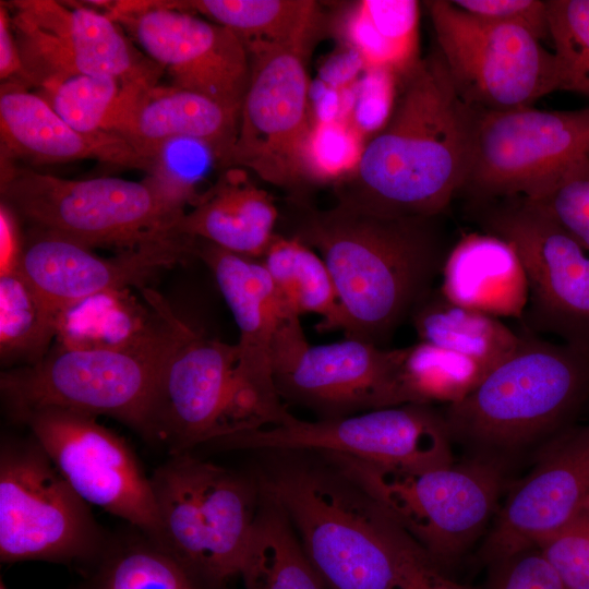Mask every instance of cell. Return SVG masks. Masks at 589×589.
<instances>
[{"label": "cell", "instance_id": "cell-41", "mask_svg": "<svg viewBox=\"0 0 589 589\" xmlns=\"http://www.w3.org/2000/svg\"><path fill=\"white\" fill-rule=\"evenodd\" d=\"M530 202L589 251V160L569 172L546 195Z\"/></svg>", "mask_w": 589, "mask_h": 589}, {"label": "cell", "instance_id": "cell-14", "mask_svg": "<svg viewBox=\"0 0 589 589\" xmlns=\"http://www.w3.org/2000/svg\"><path fill=\"white\" fill-rule=\"evenodd\" d=\"M310 46L248 49L250 79L229 167L305 199L304 151L313 125L306 71Z\"/></svg>", "mask_w": 589, "mask_h": 589}, {"label": "cell", "instance_id": "cell-37", "mask_svg": "<svg viewBox=\"0 0 589 589\" xmlns=\"http://www.w3.org/2000/svg\"><path fill=\"white\" fill-rule=\"evenodd\" d=\"M214 167L219 168L207 145L193 139H171L153 153L146 179L187 208L203 193L199 188Z\"/></svg>", "mask_w": 589, "mask_h": 589}, {"label": "cell", "instance_id": "cell-8", "mask_svg": "<svg viewBox=\"0 0 589 589\" xmlns=\"http://www.w3.org/2000/svg\"><path fill=\"white\" fill-rule=\"evenodd\" d=\"M160 544L209 585L240 576L257 512L250 481L190 453L151 477Z\"/></svg>", "mask_w": 589, "mask_h": 589}, {"label": "cell", "instance_id": "cell-7", "mask_svg": "<svg viewBox=\"0 0 589 589\" xmlns=\"http://www.w3.org/2000/svg\"><path fill=\"white\" fill-rule=\"evenodd\" d=\"M324 456L437 566L459 558L493 521L505 482L502 464L486 454L421 469L385 467L340 454Z\"/></svg>", "mask_w": 589, "mask_h": 589}, {"label": "cell", "instance_id": "cell-24", "mask_svg": "<svg viewBox=\"0 0 589 589\" xmlns=\"http://www.w3.org/2000/svg\"><path fill=\"white\" fill-rule=\"evenodd\" d=\"M280 209L245 169L229 167L182 216L178 230L245 257L261 260L276 233Z\"/></svg>", "mask_w": 589, "mask_h": 589}, {"label": "cell", "instance_id": "cell-29", "mask_svg": "<svg viewBox=\"0 0 589 589\" xmlns=\"http://www.w3.org/2000/svg\"><path fill=\"white\" fill-rule=\"evenodd\" d=\"M172 7L227 27L247 49L310 46L321 22L320 4L312 0H193Z\"/></svg>", "mask_w": 589, "mask_h": 589}, {"label": "cell", "instance_id": "cell-10", "mask_svg": "<svg viewBox=\"0 0 589 589\" xmlns=\"http://www.w3.org/2000/svg\"><path fill=\"white\" fill-rule=\"evenodd\" d=\"M108 536L31 435L0 445V561H43L85 570Z\"/></svg>", "mask_w": 589, "mask_h": 589}, {"label": "cell", "instance_id": "cell-12", "mask_svg": "<svg viewBox=\"0 0 589 589\" xmlns=\"http://www.w3.org/2000/svg\"><path fill=\"white\" fill-rule=\"evenodd\" d=\"M589 160V107L480 111L461 193L469 203L537 201Z\"/></svg>", "mask_w": 589, "mask_h": 589}, {"label": "cell", "instance_id": "cell-36", "mask_svg": "<svg viewBox=\"0 0 589 589\" xmlns=\"http://www.w3.org/2000/svg\"><path fill=\"white\" fill-rule=\"evenodd\" d=\"M58 314L22 272L0 275V356L16 366L38 362L57 335Z\"/></svg>", "mask_w": 589, "mask_h": 589}, {"label": "cell", "instance_id": "cell-44", "mask_svg": "<svg viewBox=\"0 0 589 589\" xmlns=\"http://www.w3.org/2000/svg\"><path fill=\"white\" fill-rule=\"evenodd\" d=\"M452 3L472 16L521 26L540 40L549 36L548 4L542 0H455Z\"/></svg>", "mask_w": 589, "mask_h": 589}, {"label": "cell", "instance_id": "cell-3", "mask_svg": "<svg viewBox=\"0 0 589 589\" xmlns=\"http://www.w3.org/2000/svg\"><path fill=\"white\" fill-rule=\"evenodd\" d=\"M262 490L287 517L326 589H394L431 560L334 467L281 465L264 477Z\"/></svg>", "mask_w": 589, "mask_h": 589}, {"label": "cell", "instance_id": "cell-13", "mask_svg": "<svg viewBox=\"0 0 589 589\" xmlns=\"http://www.w3.org/2000/svg\"><path fill=\"white\" fill-rule=\"evenodd\" d=\"M469 206L483 232L509 242L524 264L526 327L589 351V251L526 199Z\"/></svg>", "mask_w": 589, "mask_h": 589}, {"label": "cell", "instance_id": "cell-33", "mask_svg": "<svg viewBox=\"0 0 589 589\" xmlns=\"http://www.w3.org/2000/svg\"><path fill=\"white\" fill-rule=\"evenodd\" d=\"M239 577L245 589H326L287 517L266 495Z\"/></svg>", "mask_w": 589, "mask_h": 589}, {"label": "cell", "instance_id": "cell-11", "mask_svg": "<svg viewBox=\"0 0 589 589\" xmlns=\"http://www.w3.org/2000/svg\"><path fill=\"white\" fill-rule=\"evenodd\" d=\"M438 50L460 97L478 111L532 107L562 88L557 58L528 29L426 1Z\"/></svg>", "mask_w": 589, "mask_h": 589}, {"label": "cell", "instance_id": "cell-28", "mask_svg": "<svg viewBox=\"0 0 589 589\" xmlns=\"http://www.w3.org/2000/svg\"><path fill=\"white\" fill-rule=\"evenodd\" d=\"M68 589H219L135 529L109 539L101 554Z\"/></svg>", "mask_w": 589, "mask_h": 589}, {"label": "cell", "instance_id": "cell-17", "mask_svg": "<svg viewBox=\"0 0 589 589\" xmlns=\"http://www.w3.org/2000/svg\"><path fill=\"white\" fill-rule=\"evenodd\" d=\"M10 5L26 87L39 91L80 74L158 83L164 72L130 44L107 13L52 0Z\"/></svg>", "mask_w": 589, "mask_h": 589}, {"label": "cell", "instance_id": "cell-16", "mask_svg": "<svg viewBox=\"0 0 589 589\" xmlns=\"http://www.w3.org/2000/svg\"><path fill=\"white\" fill-rule=\"evenodd\" d=\"M402 348L388 349L346 338L309 344L300 316L281 324L273 348V380L281 400L320 419L399 406L397 373Z\"/></svg>", "mask_w": 589, "mask_h": 589}, {"label": "cell", "instance_id": "cell-31", "mask_svg": "<svg viewBox=\"0 0 589 589\" xmlns=\"http://www.w3.org/2000/svg\"><path fill=\"white\" fill-rule=\"evenodd\" d=\"M152 311L129 289L93 296L63 311L58 318V346L71 349H119L142 339L160 322L166 303L147 292Z\"/></svg>", "mask_w": 589, "mask_h": 589}, {"label": "cell", "instance_id": "cell-39", "mask_svg": "<svg viewBox=\"0 0 589 589\" xmlns=\"http://www.w3.org/2000/svg\"><path fill=\"white\" fill-rule=\"evenodd\" d=\"M365 140L349 120L313 122L304 151L306 183L336 184L359 165Z\"/></svg>", "mask_w": 589, "mask_h": 589}, {"label": "cell", "instance_id": "cell-32", "mask_svg": "<svg viewBox=\"0 0 589 589\" xmlns=\"http://www.w3.org/2000/svg\"><path fill=\"white\" fill-rule=\"evenodd\" d=\"M155 82H125L80 74L37 91L72 128L83 133L124 135L136 107Z\"/></svg>", "mask_w": 589, "mask_h": 589}, {"label": "cell", "instance_id": "cell-47", "mask_svg": "<svg viewBox=\"0 0 589 589\" xmlns=\"http://www.w3.org/2000/svg\"><path fill=\"white\" fill-rule=\"evenodd\" d=\"M394 589H472L446 577L431 560L413 569Z\"/></svg>", "mask_w": 589, "mask_h": 589}, {"label": "cell", "instance_id": "cell-18", "mask_svg": "<svg viewBox=\"0 0 589 589\" xmlns=\"http://www.w3.org/2000/svg\"><path fill=\"white\" fill-rule=\"evenodd\" d=\"M16 421L28 428L86 503L125 520L161 545L151 478L121 436L96 417L60 408L33 410Z\"/></svg>", "mask_w": 589, "mask_h": 589}, {"label": "cell", "instance_id": "cell-4", "mask_svg": "<svg viewBox=\"0 0 589 589\" xmlns=\"http://www.w3.org/2000/svg\"><path fill=\"white\" fill-rule=\"evenodd\" d=\"M517 350L443 413L453 441L483 454L522 448L573 426L589 399V351L527 333Z\"/></svg>", "mask_w": 589, "mask_h": 589}, {"label": "cell", "instance_id": "cell-6", "mask_svg": "<svg viewBox=\"0 0 589 589\" xmlns=\"http://www.w3.org/2000/svg\"><path fill=\"white\" fill-rule=\"evenodd\" d=\"M0 160L1 200L33 228L120 252L192 239L178 230L187 208L147 179L71 180Z\"/></svg>", "mask_w": 589, "mask_h": 589}, {"label": "cell", "instance_id": "cell-25", "mask_svg": "<svg viewBox=\"0 0 589 589\" xmlns=\"http://www.w3.org/2000/svg\"><path fill=\"white\" fill-rule=\"evenodd\" d=\"M440 291L449 301L495 317L521 320L529 285L524 264L506 240L488 232L462 236L445 259Z\"/></svg>", "mask_w": 589, "mask_h": 589}, {"label": "cell", "instance_id": "cell-22", "mask_svg": "<svg viewBox=\"0 0 589 589\" xmlns=\"http://www.w3.org/2000/svg\"><path fill=\"white\" fill-rule=\"evenodd\" d=\"M195 255L213 273L238 326L240 375L268 407L279 412L288 411L274 384L272 359L277 333L293 313L260 260L238 255L202 240H196Z\"/></svg>", "mask_w": 589, "mask_h": 589}, {"label": "cell", "instance_id": "cell-38", "mask_svg": "<svg viewBox=\"0 0 589 589\" xmlns=\"http://www.w3.org/2000/svg\"><path fill=\"white\" fill-rule=\"evenodd\" d=\"M546 4L561 91L589 97V0H546Z\"/></svg>", "mask_w": 589, "mask_h": 589}, {"label": "cell", "instance_id": "cell-45", "mask_svg": "<svg viewBox=\"0 0 589 589\" xmlns=\"http://www.w3.org/2000/svg\"><path fill=\"white\" fill-rule=\"evenodd\" d=\"M21 218L4 201L0 203V275L20 269L25 238L21 230Z\"/></svg>", "mask_w": 589, "mask_h": 589}, {"label": "cell", "instance_id": "cell-46", "mask_svg": "<svg viewBox=\"0 0 589 589\" xmlns=\"http://www.w3.org/2000/svg\"><path fill=\"white\" fill-rule=\"evenodd\" d=\"M0 79L23 84V69L11 24L9 7L0 4Z\"/></svg>", "mask_w": 589, "mask_h": 589}, {"label": "cell", "instance_id": "cell-27", "mask_svg": "<svg viewBox=\"0 0 589 589\" xmlns=\"http://www.w3.org/2000/svg\"><path fill=\"white\" fill-rule=\"evenodd\" d=\"M410 320L421 341L472 359L488 374L514 354L521 338L501 318L449 301L438 287Z\"/></svg>", "mask_w": 589, "mask_h": 589}, {"label": "cell", "instance_id": "cell-30", "mask_svg": "<svg viewBox=\"0 0 589 589\" xmlns=\"http://www.w3.org/2000/svg\"><path fill=\"white\" fill-rule=\"evenodd\" d=\"M420 3L414 0H361L345 17L344 37L364 69L397 79L419 58Z\"/></svg>", "mask_w": 589, "mask_h": 589}, {"label": "cell", "instance_id": "cell-20", "mask_svg": "<svg viewBox=\"0 0 589 589\" xmlns=\"http://www.w3.org/2000/svg\"><path fill=\"white\" fill-rule=\"evenodd\" d=\"M543 450L498 506L481 548L489 564L537 546L589 497V422L553 436Z\"/></svg>", "mask_w": 589, "mask_h": 589}, {"label": "cell", "instance_id": "cell-40", "mask_svg": "<svg viewBox=\"0 0 589 589\" xmlns=\"http://www.w3.org/2000/svg\"><path fill=\"white\" fill-rule=\"evenodd\" d=\"M537 548L554 567L566 589H589V508L580 509Z\"/></svg>", "mask_w": 589, "mask_h": 589}, {"label": "cell", "instance_id": "cell-1", "mask_svg": "<svg viewBox=\"0 0 589 589\" xmlns=\"http://www.w3.org/2000/svg\"><path fill=\"white\" fill-rule=\"evenodd\" d=\"M442 217H386L339 203L317 208L288 197L278 233L320 253L338 298V330L383 347L441 276L450 249Z\"/></svg>", "mask_w": 589, "mask_h": 589}, {"label": "cell", "instance_id": "cell-21", "mask_svg": "<svg viewBox=\"0 0 589 589\" xmlns=\"http://www.w3.org/2000/svg\"><path fill=\"white\" fill-rule=\"evenodd\" d=\"M195 245L196 240L181 239L103 257L76 241L33 228L25 238L20 271L59 316L93 296L143 285L195 255Z\"/></svg>", "mask_w": 589, "mask_h": 589}, {"label": "cell", "instance_id": "cell-34", "mask_svg": "<svg viewBox=\"0 0 589 589\" xmlns=\"http://www.w3.org/2000/svg\"><path fill=\"white\" fill-rule=\"evenodd\" d=\"M260 261L293 314L321 316L316 325L321 332L339 329L335 286L326 264L314 250L276 232Z\"/></svg>", "mask_w": 589, "mask_h": 589}, {"label": "cell", "instance_id": "cell-49", "mask_svg": "<svg viewBox=\"0 0 589 589\" xmlns=\"http://www.w3.org/2000/svg\"><path fill=\"white\" fill-rule=\"evenodd\" d=\"M582 508H589V497L586 500V502L584 503Z\"/></svg>", "mask_w": 589, "mask_h": 589}, {"label": "cell", "instance_id": "cell-48", "mask_svg": "<svg viewBox=\"0 0 589 589\" xmlns=\"http://www.w3.org/2000/svg\"><path fill=\"white\" fill-rule=\"evenodd\" d=\"M0 589H8L2 578L0 579Z\"/></svg>", "mask_w": 589, "mask_h": 589}, {"label": "cell", "instance_id": "cell-2", "mask_svg": "<svg viewBox=\"0 0 589 589\" xmlns=\"http://www.w3.org/2000/svg\"><path fill=\"white\" fill-rule=\"evenodd\" d=\"M397 82L387 122L334 184L336 203L386 217L444 215L467 182L480 111L460 97L436 48Z\"/></svg>", "mask_w": 589, "mask_h": 589}, {"label": "cell", "instance_id": "cell-9", "mask_svg": "<svg viewBox=\"0 0 589 589\" xmlns=\"http://www.w3.org/2000/svg\"><path fill=\"white\" fill-rule=\"evenodd\" d=\"M291 417L268 407L238 370L237 345L190 328L159 377L146 438L170 455L197 445L271 428Z\"/></svg>", "mask_w": 589, "mask_h": 589}, {"label": "cell", "instance_id": "cell-42", "mask_svg": "<svg viewBox=\"0 0 589 589\" xmlns=\"http://www.w3.org/2000/svg\"><path fill=\"white\" fill-rule=\"evenodd\" d=\"M357 84L349 110V120L363 136L374 134L387 122L395 104L397 77L385 70L365 69Z\"/></svg>", "mask_w": 589, "mask_h": 589}, {"label": "cell", "instance_id": "cell-15", "mask_svg": "<svg viewBox=\"0 0 589 589\" xmlns=\"http://www.w3.org/2000/svg\"><path fill=\"white\" fill-rule=\"evenodd\" d=\"M443 411L433 405L405 404L315 421L291 416L284 423L217 441L239 449L317 450L407 469L455 461Z\"/></svg>", "mask_w": 589, "mask_h": 589}, {"label": "cell", "instance_id": "cell-5", "mask_svg": "<svg viewBox=\"0 0 589 589\" xmlns=\"http://www.w3.org/2000/svg\"><path fill=\"white\" fill-rule=\"evenodd\" d=\"M190 328L166 305L159 324L123 348L55 347L34 364L1 373L2 400L15 420L33 410L60 408L111 417L146 438L159 377Z\"/></svg>", "mask_w": 589, "mask_h": 589}, {"label": "cell", "instance_id": "cell-23", "mask_svg": "<svg viewBox=\"0 0 589 589\" xmlns=\"http://www.w3.org/2000/svg\"><path fill=\"white\" fill-rule=\"evenodd\" d=\"M2 158L34 165L97 159L149 171L151 161L117 134L83 133L68 124L36 92L8 81L0 87Z\"/></svg>", "mask_w": 589, "mask_h": 589}, {"label": "cell", "instance_id": "cell-35", "mask_svg": "<svg viewBox=\"0 0 589 589\" xmlns=\"http://www.w3.org/2000/svg\"><path fill=\"white\" fill-rule=\"evenodd\" d=\"M488 375L474 360L419 341L402 348L397 373L400 405L460 401Z\"/></svg>", "mask_w": 589, "mask_h": 589}, {"label": "cell", "instance_id": "cell-43", "mask_svg": "<svg viewBox=\"0 0 589 589\" xmlns=\"http://www.w3.org/2000/svg\"><path fill=\"white\" fill-rule=\"evenodd\" d=\"M488 589H566L558 574L537 548L490 564Z\"/></svg>", "mask_w": 589, "mask_h": 589}, {"label": "cell", "instance_id": "cell-19", "mask_svg": "<svg viewBox=\"0 0 589 589\" xmlns=\"http://www.w3.org/2000/svg\"><path fill=\"white\" fill-rule=\"evenodd\" d=\"M107 14L123 26L171 85L240 107L250 79V56L230 29L172 1H118Z\"/></svg>", "mask_w": 589, "mask_h": 589}, {"label": "cell", "instance_id": "cell-26", "mask_svg": "<svg viewBox=\"0 0 589 589\" xmlns=\"http://www.w3.org/2000/svg\"><path fill=\"white\" fill-rule=\"evenodd\" d=\"M239 112L199 93L156 85L142 98L123 137L149 161L164 142L193 139L213 151L224 170L237 141Z\"/></svg>", "mask_w": 589, "mask_h": 589}]
</instances>
